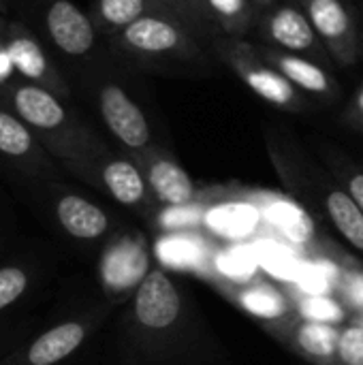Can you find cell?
<instances>
[{
  "label": "cell",
  "mask_w": 363,
  "mask_h": 365,
  "mask_svg": "<svg viewBox=\"0 0 363 365\" xmlns=\"http://www.w3.org/2000/svg\"><path fill=\"white\" fill-rule=\"evenodd\" d=\"M218 51L220 58L231 66V71L246 83V88L267 105L289 113L306 109V94L300 92L278 68H274L257 51V45L231 36L218 43Z\"/></svg>",
  "instance_id": "cell-1"
},
{
  "label": "cell",
  "mask_w": 363,
  "mask_h": 365,
  "mask_svg": "<svg viewBox=\"0 0 363 365\" xmlns=\"http://www.w3.org/2000/svg\"><path fill=\"white\" fill-rule=\"evenodd\" d=\"M126 49L145 58H193L199 47L184 21L171 13L154 11L120 30Z\"/></svg>",
  "instance_id": "cell-2"
},
{
  "label": "cell",
  "mask_w": 363,
  "mask_h": 365,
  "mask_svg": "<svg viewBox=\"0 0 363 365\" xmlns=\"http://www.w3.org/2000/svg\"><path fill=\"white\" fill-rule=\"evenodd\" d=\"M332 60L353 66L359 58V32L344 0H297Z\"/></svg>",
  "instance_id": "cell-3"
},
{
  "label": "cell",
  "mask_w": 363,
  "mask_h": 365,
  "mask_svg": "<svg viewBox=\"0 0 363 365\" xmlns=\"http://www.w3.org/2000/svg\"><path fill=\"white\" fill-rule=\"evenodd\" d=\"M261 32L267 45L291 53L308 56L317 62H329V53L312 28L300 4H278L261 21Z\"/></svg>",
  "instance_id": "cell-4"
},
{
  "label": "cell",
  "mask_w": 363,
  "mask_h": 365,
  "mask_svg": "<svg viewBox=\"0 0 363 365\" xmlns=\"http://www.w3.org/2000/svg\"><path fill=\"white\" fill-rule=\"evenodd\" d=\"M101 115L113 137L139 156L148 152L152 143V130L141 107L126 94L122 86L107 83L98 94Z\"/></svg>",
  "instance_id": "cell-5"
},
{
  "label": "cell",
  "mask_w": 363,
  "mask_h": 365,
  "mask_svg": "<svg viewBox=\"0 0 363 365\" xmlns=\"http://www.w3.org/2000/svg\"><path fill=\"white\" fill-rule=\"evenodd\" d=\"M141 171L150 186V192L169 207H188L197 201L199 190L188 171L175 160V156L158 145H152L141 154Z\"/></svg>",
  "instance_id": "cell-6"
},
{
  "label": "cell",
  "mask_w": 363,
  "mask_h": 365,
  "mask_svg": "<svg viewBox=\"0 0 363 365\" xmlns=\"http://www.w3.org/2000/svg\"><path fill=\"white\" fill-rule=\"evenodd\" d=\"M182 312V299L173 280L163 269H152L135 293V319L152 331L169 329Z\"/></svg>",
  "instance_id": "cell-7"
},
{
  "label": "cell",
  "mask_w": 363,
  "mask_h": 365,
  "mask_svg": "<svg viewBox=\"0 0 363 365\" xmlns=\"http://www.w3.org/2000/svg\"><path fill=\"white\" fill-rule=\"evenodd\" d=\"M257 51L278 68L300 92L319 96V98H334L338 94V81L334 75L317 60L300 53H291L285 49H276L272 45H257Z\"/></svg>",
  "instance_id": "cell-8"
},
{
  "label": "cell",
  "mask_w": 363,
  "mask_h": 365,
  "mask_svg": "<svg viewBox=\"0 0 363 365\" xmlns=\"http://www.w3.org/2000/svg\"><path fill=\"white\" fill-rule=\"evenodd\" d=\"M47 30L53 43L68 56H83L94 45L92 21L68 0H56L49 6Z\"/></svg>",
  "instance_id": "cell-9"
},
{
  "label": "cell",
  "mask_w": 363,
  "mask_h": 365,
  "mask_svg": "<svg viewBox=\"0 0 363 365\" xmlns=\"http://www.w3.org/2000/svg\"><path fill=\"white\" fill-rule=\"evenodd\" d=\"M150 259L141 240H124L113 246L103 261V276L107 284L116 289H128L141 284L148 272Z\"/></svg>",
  "instance_id": "cell-10"
},
{
  "label": "cell",
  "mask_w": 363,
  "mask_h": 365,
  "mask_svg": "<svg viewBox=\"0 0 363 365\" xmlns=\"http://www.w3.org/2000/svg\"><path fill=\"white\" fill-rule=\"evenodd\" d=\"M103 184L109 190V195L128 207L141 205L148 199L150 186L145 182V175L139 165H135L128 158H113L109 160L101 171Z\"/></svg>",
  "instance_id": "cell-11"
},
{
  "label": "cell",
  "mask_w": 363,
  "mask_h": 365,
  "mask_svg": "<svg viewBox=\"0 0 363 365\" xmlns=\"http://www.w3.org/2000/svg\"><path fill=\"white\" fill-rule=\"evenodd\" d=\"M58 220L60 225L79 240H96L101 237L107 227H109V218L107 214L90 203L83 197L77 195H66L58 201Z\"/></svg>",
  "instance_id": "cell-12"
},
{
  "label": "cell",
  "mask_w": 363,
  "mask_h": 365,
  "mask_svg": "<svg viewBox=\"0 0 363 365\" xmlns=\"http://www.w3.org/2000/svg\"><path fill=\"white\" fill-rule=\"evenodd\" d=\"M323 207L336 231L359 252H363V212L353 201V197L334 184H325L323 188Z\"/></svg>",
  "instance_id": "cell-13"
},
{
  "label": "cell",
  "mask_w": 363,
  "mask_h": 365,
  "mask_svg": "<svg viewBox=\"0 0 363 365\" xmlns=\"http://www.w3.org/2000/svg\"><path fill=\"white\" fill-rule=\"evenodd\" d=\"M15 109L30 126L41 130H53L66 120V111L60 101L36 86H24L15 92Z\"/></svg>",
  "instance_id": "cell-14"
},
{
  "label": "cell",
  "mask_w": 363,
  "mask_h": 365,
  "mask_svg": "<svg viewBox=\"0 0 363 365\" xmlns=\"http://www.w3.org/2000/svg\"><path fill=\"white\" fill-rule=\"evenodd\" d=\"M86 338V329L79 323H64L49 331H45L28 353V361L32 365H53L68 357Z\"/></svg>",
  "instance_id": "cell-15"
},
{
  "label": "cell",
  "mask_w": 363,
  "mask_h": 365,
  "mask_svg": "<svg viewBox=\"0 0 363 365\" xmlns=\"http://www.w3.org/2000/svg\"><path fill=\"white\" fill-rule=\"evenodd\" d=\"M210 21H216L227 34L240 36L257 21V4L250 0H205Z\"/></svg>",
  "instance_id": "cell-16"
},
{
  "label": "cell",
  "mask_w": 363,
  "mask_h": 365,
  "mask_svg": "<svg viewBox=\"0 0 363 365\" xmlns=\"http://www.w3.org/2000/svg\"><path fill=\"white\" fill-rule=\"evenodd\" d=\"M154 11H165L152 0H98V17L105 26L109 28H126L139 17L154 13ZM169 13V11H165ZM173 15V13H171ZM178 17V15H175Z\"/></svg>",
  "instance_id": "cell-17"
},
{
  "label": "cell",
  "mask_w": 363,
  "mask_h": 365,
  "mask_svg": "<svg viewBox=\"0 0 363 365\" xmlns=\"http://www.w3.org/2000/svg\"><path fill=\"white\" fill-rule=\"evenodd\" d=\"M267 214L274 220V225L295 244H308L310 242L312 231H315L312 220L297 205L274 199L272 203H267Z\"/></svg>",
  "instance_id": "cell-18"
},
{
  "label": "cell",
  "mask_w": 363,
  "mask_h": 365,
  "mask_svg": "<svg viewBox=\"0 0 363 365\" xmlns=\"http://www.w3.org/2000/svg\"><path fill=\"white\" fill-rule=\"evenodd\" d=\"M295 338H297L300 349L306 351L310 357L327 359V357H334L338 351L340 331H336L334 327L325 323H304L297 329Z\"/></svg>",
  "instance_id": "cell-19"
},
{
  "label": "cell",
  "mask_w": 363,
  "mask_h": 365,
  "mask_svg": "<svg viewBox=\"0 0 363 365\" xmlns=\"http://www.w3.org/2000/svg\"><path fill=\"white\" fill-rule=\"evenodd\" d=\"M6 56L11 60V66L28 79H41L47 71L45 56L32 38L26 36L13 38L6 47Z\"/></svg>",
  "instance_id": "cell-20"
},
{
  "label": "cell",
  "mask_w": 363,
  "mask_h": 365,
  "mask_svg": "<svg viewBox=\"0 0 363 365\" xmlns=\"http://www.w3.org/2000/svg\"><path fill=\"white\" fill-rule=\"evenodd\" d=\"M32 139L26 126L13 115L0 111V152L11 156H21L30 150Z\"/></svg>",
  "instance_id": "cell-21"
},
{
  "label": "cell",
  "mask_w": 363,
  "mask_h": 365,
  "mask_svg": "<svg viewBox=\"0 0 363 365\" xmlns=\"http://www.w3.org/2000/svg\"><path fill=\"white\" fill-rule=\"evenodd\" d=\"M329 167L332 173L336 175V180L340 182V186L353 197V201L359 205L363 212V169L353 165L351 160L342 158V156H329Z\"/></svg>",
  "instance_id": "cell-22"
},
{
  "label": "cell",
  "mask_w": 363,
  "mask_h": 365,
  "mask_svg": "<svg viewBox=\"0 0 363 365\" xmlns=\"http://www.w3.org/2000/svg\"><path fill=\"white\" fill-rule=\"evenodd\" d=\"M242 306L248 308L252 314H259V317H265V319H274L282 312V302L280 297L272 291V289H265V287H255V289H248L242 293Z\"/></svg>",
  "instance_id": "cell-23"
},
{
  "label": "cell",
  "mask_w": 363,
  "mask_h": 365,
  "mask_svg": "<svg viewBox=\"0 0 363 365\" xmlns=\"http://www.w3.org/2000/svg\"><path fill=\"white\" fill-rule=\"evenodd\" d=\"M336 357L340 365H363V327L351 325L340 331Z\"/></svg>",
  "instance_id": "cell-24"
},
{
  "label": "cell",
  "mask_w": 363,
  "mask_h": 365,
  "mask_svg": "<svg viewBox=\"0 0 363 365\" xmlns=\"http://www.w3.org/2000/svg\"><path fill=\"white\" fill-rule=\"evenodd\" d=\"M28 278L19 267H4L0 269V310L11 306L24 291Z\"/></svg>",
  "instance_id": "cell-25"
},
{
  "label": "cell",
  "mask_w": 363,
  "mask_h": 365,
  "mask_svg": "<svg viewBox=\"0 0 363 365\" xmlns=\"http://www.w3.org/2000/svg\"><path fill=\"white\" fill-rule=\"evenodd\" d=\"M212 225L223 233H246L252 227V216L240 207H227L212 218Z\"/></svg>",
  "instance_id": "cell-26"
},
{
  "label": "cell",
  "mask_w": 363,
  "mask_h": 365,
  "mask_svg": "<svg viewBox=\"0 0 363 365\" xmlns=\"http://www.w3.org/2000/svg\"><path fill=\"white\" fill-rule=\"evenodd\" d=\"M223 272L231 278H244L252 272V263L248 261V257L240 255V252H227L220 261Z\"/></svg>",
  "instance_id": "cell-27"
},
{
  "label": "cell",
  "mask_w": 363,
  "mask_h": 365,
  "mask_svg": "<svg viewBox=\"0 0 363 365\" xmlns=\"http://www.w3.org/2000/svg\"><path fill=\"white\" fill-rule=\"evenodd\" d=\"M263 261H265V265L276 274V276H282V278H291L293 274H295V267H293V263H291V259L285 255V252H280V250H265L263 252Z\"/></svg>",
  "instance_id": "cell-28"
},
{
  "label": "cell",
  "mask_w": 363,
  "mask_h": 365,
  "mask_svg": "<svg viewBox=\"0 0 363 365\" xmlns=\"http://www.w3.org/2000/svg\"><path fill=\"white\" fill-rule=\"evenodd\" d=\"M186 15H197L199 19H210L208 2L205 0H175Z\"/></svg>",
  "instance_id": "cell-29"
},
{
  "label": "cell",
  "mask_w": 363,
  "mask_h": 365,
  "mask_svg": "<svg viewBox=\"0 0 363 365\" xmlns=\"http://www.w3.org/2000/svg\"><path fill=\"white\" fill-rule=\"evenodd\" d=\"M349 118L355 126L363 128V86L355 92L353 101H351V107H349Z\"/></svg>",
  "instance_id": "cell-30"
},
{
  "label": "cell",
  "mask_w": 363,
  "mask_h": 365,
  "mask_svg": "<svg viewBox=\"0 0 363 365\" xmlns=\"http://www.w3.org/2000/svg\"><path fill=\"white\" fill-rule=\"evenodd\" d=\"M152 2H156V4H158V6H163L165 11H169V13L178 15L180 19H182V15H186V13L182 11V6H180L175 0H152Z\"/></svg>",
  "instance_id": "cell-31"
},
{
  "label": "cell",
  "mask_w": 363,
  "mask_h": 365,
  "mask_svg": "<svg viewBox=\"0 0 363 365\" xmlns=\"http://www.w3.org/2000/svg\"><path fill=\"white\" fill-rule=\"evenodd\" d=\"M250 2H255L257 6H272L276 0H250Z\"/></svg>",
  "instance_id": "cell-32"
}]
</instances>
